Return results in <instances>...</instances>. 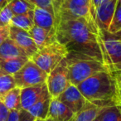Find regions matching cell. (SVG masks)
Instances as JSON below:
<instances>
[{
	"instance_id": "6da1fadb",
	"label": "cell",
	"mask_w": 121,
	"mask_h": 121,
	"mask_svg": "<svg viewBox=\"0 0 121 121\" xmlns=\"http://www.w3.org/2000/svg\"><path fill=\"white\" fill-rule=\"evenodd\" d=\"M56 41L68 52H76L102 61L99 45V28L84 17H60L56 30Z\"/></svg>"
},
{
	"instance_id": "7a4b0ae2",
	"label": "cell",
	"mask_w": 121,
	"mask_h": 121,
	"mask_svg": "<svg viewBox=\"0 0 121 121\" xmlns=\"http://www.w3.org/2000/svg\"><path fill=\"white\" fill-rule=\"evenodd\" d=\"M77 88L85 99L100 107L121 104L119 86L112 72L100 71L79 84Z\"/></svg>"
},
{
	"instance_id": "3957f363",
	"label": "cell",
	"mask_w": 121,
	"mask_h": 121,
	"mask_svg": "<svg viewBox=\"0 0 121 121\" xmlns=\"http://www.w3.org/2000/svg\"><path fill=\"white\" fill-rule=\"evenodd\" d=\"M66 60L70 83L76 86L96 73L107 71L102 61L79 52H68Z\"/></svg>"
},
{
	"instance_id": "277c9868",
	"label": "cell",
	"mask_w": 121,
	"mask_h": 121,
	"mask_svg": "<svg viewBox=\"0 0 121 121\" xmlns=\"http://www.w3.org/2000/svg\"><path fill=\"white\" fill-rule=\"evenodd\" d=\"M102 62L109 72L121 71V30L115 33L99 28Z\"/></svg>"
},
{
	"instance_id": "5b68a950",
	"label": "cell",
	"mask_w": 121,
	"mask_h": 121,
	"mask_svg": "<svg viewBox=\"0 0 121 121\" xmlns=\"http://www.w3.org/2000/svg\"><path fill=\"white\" fill-rule=\"evenodd\" d=\"M68 50L64 45L57 41L55 42L39 49L32 57L31 60L49 74L59 63L66 57Z\"/></svg>"
},
{
	"instance_id": "8992f818",
	"label": "cell",
	"mask_w": 121,
	"mask_h": 121,
	"mask_svg": "<svg viewBox=\"0 0 121 121\" xmlns=\"http://www.w3.org/2000/svg\"><path fill=\"white\" fill-rule=\"evenodd\" d=\"M16 86L19 88H26L45 83L47 78V73L41 69L31 59L13 75Z\"/></svg>"
},
{
	"instance_id": "52a82bcc",
	"label": "cell",
	"mask_w": 121,
	"mask_h": 121,
	"mask_svg": "<svg viewBox=\"0 0 121 121\" xmlns=\"http://www.w3.org/2000/svg\"><path fill=\"white\" fill-rule=\"evenodd\" d=\"M47 90L52 99L57 98L71 84L66 58L63 59L49 74L46 81Z\"/></svg>"
},
{
	"instance_id": "ba28073f",
	"label": "cell",
	"mask_w": 121,
	"mask_h": 121,
	"mask_svg": "<svg viewBox=\"0 0 121 121\" xmlns=\"http://www.w3.org/2000/svg\"><path fill=\"white\" fill-rule=\"evenodd\" d=\"M95 14L92 0H67L62 5L60 17H84L90 22H95Z\"/></svg>"
},
{
	"instance_id": "9c48e42d",
	"label": "cell",
	"mask_w": 121,
	"mask_h": 121,
	"mask_svg": "<svg viewBox=\"0 0 121 121\" xmlns=\"http://www.w3.org/2000/svg\"><path fill=\"white\" fill-rule=\"evenodd\" d=\"M56 99L66 104L74 114L81 110L87 102L77 86L71 84Z\"/></svg>"
},
{
	"instance_id": "30bf717a",
	"label": "cell",
	"mask_w": 121,
	"mask_h": 121,
	"mask_svg": "<svg viewBox=\"0 0 121 121\" xmlns=\"http://www.w3.org/2000/svg\"><path fill=\"white\" fill-rule=\"evenodd\" d=\"M9 38L14 41L26 52L27 56L30 59L38 51V48L34 43L28 31L23 30L22 28L10 25Z\"/></svg>"
},
{
	"instance_id": "8fae6325",
	"label": "cell",
	"mask_w": 121,
	"mask_h": 121,
	"mask_svg": "<svg viewBox=\"0 0 121 121\" xmlns=\"http://www.w3.org/2000/svg\"><path fill=\"white\" fill-rule=\"evenodd\" d=\"M117 0H109L95 9V22L98 28L108 30L115 11Z\"/></svg>"
},
{
	"instance_id": "7c38bea8",
	"label": "cell",
	"mask_w": 121,
	"mask_h": 121,
	"mask_svg": "<svg viewBox=\"0 0 121 121\" xmlns=\"http://www.w3.org/2000/svg\"><path fill=\"white\" fill-rule=\"evenodd\" d=\"M47 90V84L37 85L30 87L22 88L21 89V106L22 109L27 110L34 104L37 102Z\"/></svg>"
},
{
	"instance_id": "4fadbf2b",
	"label": "cell",
	"mask_w": 121,
	"mask_h": 121,
	"mask_svg": "<svg viewBox=\"0 0 121 121\" xmlns=\"http://www.w3.org/2000/svg\"><path fill=\"white\" fill-rule=\"evenodd\" d=\"M56 30H47V29L42 28L40 27L34 25L29 32L31 37L33 40L34 43L36 44L37 47L42 49L50 44L53 43L56 41Z\"/></svg>"
},
{
	"instance_id": "5bb4252c",
	"label": "cell",
	"mask_w": 121,
	"mask_h": 121,
	"mask_svg": "<svg viewBox=\"0 0 121 121\" xmlns=\"http://www.w3.org/2000/svg\"><path fill=\"white\" fill-rule=\"evenodd\" d=\"M74 113L65 104L55 98L51 101L47 118L56 121H70L72 119Z\"/></svg>"
},
{
	"instance_id": "9a60e30c",
	"label": "cell",
	"mask_w": 121,
	"mask_h": 121,
	"mask_svg": "<svg viewBox=\"0 0 121 121\" xmlns=\"http://www.w3.org/2000/svg\"><path fill=\"white\" fill-rule=\"evenodd\" d=\"M33 21L34 25L42 28L47 30L56 29L57 23L55 16L46 9L36 7L33 11Z\"/></svg>"
},
{
	"instance_id": "2e32d148",
	"label": "cell",
	"mask_w": 121,
	"mask_h": 121,
	"mask_svg": "<svg viewBox=\"0 0 121 121\" xmlns=\"http://www.w3.org/2000/svg\"><path fill=\"white\" fill-rule=\"evenodd\" d=\"M106 108L100 107L94 103L87 101L81 110L74 114L70 121H93Z\"/></svg>"
},
{
	"instance_id": "e0dca14e",
	"label": "cell",
	"mask_w": 121,
	"mask_h": 121,
	"mask_svg": "<svg viewBox=\"0 0 121 121\" xmlns=\"http://www.w3.org/2000/svg\"><path fill=\"white\" fill-rule=\"evenodd\" d=\"M52 99V97L49 94L48 90H47L42 95V97L40 98V99L36 104H34L32 107L29 108L27 111L36 119H41L44 120L47 118Z\"/></svg>"
},
{
	"instance_id": "ac0fdd59",
	"label": "cell",
	"mask_w": 121,
	"mask_h": 121,
	"mask_svg": "<svg viewBox=\"0 0 121 121\" xmlns=\"http://www.w3.org/2000/svg\"><path fill=\"white\" fill-rule=\"evenodd\" d=\"M20 56L28 57L26 52L11 38H7L0 45V59H10Z\"/></svg>"
},
{
	"instance_id": "d6986e66",
	"label": "cell",
	"mask_w": 121,
	"mask_h": 121,
	"mask_svg": "<svg viewBox=\"0 0 121 121\" xmlns=\"http://www.w3.org/2000/svg\"><path fill=\"white\" fill-rule=\"evenodd\" d=\"M30 58L27 56L15 57L10 59H0L1 73L13 76L17 72Z\"/></svg>"
},
{
	"instance_id": "ffe728a7",
	"label": "cell",
	"mask_w": 121,
	"mask_h": 121,
	"mask_svg": "<svg viewBox=\"0 0 121 121\" xmlns=\"http://www.w3.org/2000/svg\"><path fill=\"white\" fill-rule=\"evenodd\" d=\"M1 100L9 110H21V88L15 87L7 93Z\"/></svg>"
},
{
	"instance_id": "44dd1931",
	"label": "cell",
	"mask_w": 121,
	"mask_h": 121,
	"mask_svg": "<svg viewBox=\"0 0 121 121\" xmlns=\"http://www.w3.org/2000/svg\"><path fill=\"white\" fill-rule=\"evenodd\" d=\"M33 11H29L24 14L14 15L11 21V25L26 31H30L34 26Z\"/></svg>"
},
{
	"instance_id": "7402d4cb",
	"label": "cell",
	"mask_w": 121,
	"mask_h": 121,
	"mask_svg": "<svg viewBox=\"0 0 121 121\" xmlns=\"http://www.w3.org/2000/svg\"><path fill=\"white\" fill-rule=\"evenodd\" d=\"M9 6L14 15L24 14L29 11L34 10L36 8L28 0H11Z\"/></svg>"
},
{
	"instance_id": "603a6c76",
	"label": "cell",
	"mask_w": 121,
	"mask_h": 121,
	"mask_svg": "<svg viewBox=\"0 0 121 121\" xmlns=\"http://www.w3.org/2000/svg\"><path fill=\"white\" fill-rule=\"evenodd\" d=\"M99 117L101 121H121V104L106 108Z\"/></svg>"
},
{
	"instance_id": "cb8c5ba5",
	"label": "cell",
	"mask_w": 121,
	"mask_h": 121,
	"mask_svg": "<svg viewBox=\"0 0 121 121\" xmlns=\"http://www.w3.org/2000/svg\"><path fill=\"white\" fill-rule=\"evenodd\" d=\"M17 87L13 76L1 73L0 74V99L12 89Z\"/></svg>"
},
{
	"instance_id": "d4e9b609",
	"label": "cell",
	"mask_w": 121,
	"mask_h": 121,
	"mask_svg": "<svg viewBox=\"0 0 121 121\" xmlns=\"http://www.w3.org/2000/svg\"><path fill=\"white\" fill-rule=\"evenodd\" d=\"M121 30V5L119 4H116L115 11L113 16L109 27L108 28V32L110 33H115Z\"/></svg>"
},
{
	"instance_id": "484cf974",
	"label": "cell",
	"mask_w": 121,
	"mask_h": 121,
	"mask_svg": "<svg viewBox=\"0 0 121 121\" xmlns=\"http://www.w3.org/2000/svg\"><path fill=\"white\" fill-rule=\"evenodd\" d=\"M13 16L14 14L13 13L12 10L8 4L2 10H0V27L10 26L11 21H12Z\"/></svg>"
},
{
	"instance_id": "4316f807",
	"label": "cell",
	"mask_w": 121,
	"mask_h": 121,
	"mask_svg": "<svg viewBox=\"0 0 121 121\" xmlns=\"http://www.w3.org/2000/svg\"><path fill=\"white\" fill-rule=\"evenodd\" d=\"M31 4H33L35 7L40 8V9H46L47 11L50 12L52 14L55 15V10H54V6L52 0H28Z\"/></svg>"
},
{
	"instance_id": "83f0119b",
	"label": "cell",
	"mask_w": 121,
	"mask_h": 121,
	"mask_svg": "<svg viewBox=\"0 0 121 121\" xmlns=\"http://www.w3.org/2000/svg\"><path fill=\"white\" fill-rule=\"evenodd\" d=\"M52 3H53L54 10H55L56 21V23L58 24L59 20H60V13L62 5L64 4V0H52Z\"/></svg>"
},
{
	"instance_id": "f1b7e54d",
	"label": "cell",
	"mask_w": 121,
	"mask_h": 121,
	"mask_svg": "<svg viewBox=\"0 0 121 121\" xmlns=\"http://www.w3.org/2000/svg\"><path fill=\"white\" fill-rule=\"evenodd\" d=\"M36 119L27 110L22 109L19 111V121H36Z\"/></svg>"
},
{
	"instance_id": "f546056e",
	"label": "cell",
	"mask_w": 121,
	"mask_h": 121,
	"mask_svg": "<svg viewBox=\"0 0 121 121\" xmlns=\"http://www.w3.org/2000/svg\"><path fill=\"white\" fill-rule=\"evenodd\" d=\"M9 114V110L6 105L0 99V121H6Z\"/></svg>"
},
{
	"instance_id": "4dcf8cb0",
	"label": "cell",
	"mask_w": 121,
	"mask_h": 121,
	"mask_svg": "<svg viewBox=\"0 0 121 121\" xmlns=\"http://www.w3.org/2000/svg\"><path fill=\"white\" fill-rule=\"evenodd\" d=\"M9 27L10 26L0 27V45L9 37Z\"/></svg>"
},
{
	"instance_id": "1f68e13d",
	"label": "cell",
	"mask_w": 121,
	"mask_h": 121,
	"mask_svg": "<svg viewBox=\"0 0 121 121\" xmlns=\"http://www.w3.org/2000/svg\"><path fill=\"white\" fill-rule=\"evenodd\" d=\"M19 111L20 110H10L6 121H19Z\"/></svg>"
},
{
	"instance_id": "d6a6232c",
	"label": "cell",
	"mask_w": 121,
	"mask_h": 121,
	"mask_svg": "<svg viewBox=\"0 0 121 121\" xmlns=\"http://www.w3.org/2000/svg\"><path fill=\"white\" fill-rule=\"evenodd\" d=\"M108 1H109V0H92V3H93V5H94L95 10L96 8H98L99 5H101V4L108 2Z\"/></svg>"
},
{
	"instance_id": "836d02e7",
	"label": "cell",
	"mask_w": 121,
	"mask_h": 121,
	"mask_svg": "<svg viewBox=\"0 0 121 121\" xmlns=\"http://www.w3.org/2000/svg\"><path fill=\"white\" fill-rule=\"evenodd\" d=\"M11 2V0H0V10H2L4 7L8 5L9 3Z\"/></svg>"
},
{
	"instance_id": "e575fe53",
	"label": "cell",
	"mask_w": 121,
	"mask_h": 121,
	"mask_svg": "<svg viewBox=\"0 0 121 121\" xmlns=\"http://www.w3.org/2000/svg\"><path fill=\"white\" fill-rule=\"evenodd\" d=\"M112 73L114 74V77L117 80V82H118V85H119V88H121V75L117 72H112Z\"/></svg>"
},
{
	"instance_id": "d590c367",
	"label": "cell",
	"mask_w": 121,
	"mask_h": 121,
	"mask_svg": "<svg viewBox=\"0 0 121 121\" xmlns=\"http://www.w3.org/2000/svg\"><path fill=\"white\" fill-rule=\"evenodd\" d=\"M44 121H56V120H54V119H51V118H47L46 119H44Z\"/></svg>"
},
{
	"instance_id": "8d00e7d4",
	"label": "cell",
	"mask_w": 121,
	"mask_h": 121,
	"mask_svg": "<svg viewBox=\"0 0 121 121\" xmlns=\"http://www.w3.org/2000/svg\"><path fill=\"white\" fill-rule=\"evenodd\" d=\"M93 121H101V120H100V119H99V116H98V117L96 118V119H95Z\"/></svg>"
},
{
	"instance_id": "74e56055",
	"label": "cell",
	"mask_w": 121,
	"mask_h": 121,
	"mask_svg": "<svg viewBox=\"0 0 121 121\" xmlns=\"http://www.w3.org/2000/svg\"><path fill=\"white\" fill-rule=\"evenodd\" d=\"M36 121H44L43 119H36Z\"/></svg>"
},
{
	"instance_id": "f35d334b",
	"label": "cell",
	"mask_w": 121,
	"mask_h": 121,
	"mask_svg": "<svg viewBox=\"0 0 121 121\" xmlns=\"http://www.w3.org/2000/svg\"><path fill=\"white\" fill-rule=\"evenodd\" d=\"M117 3L118 4H119L121 5V0H117Z\"/></svg>"
},
{
	"instance_id": "ab89813d",
	"label": "cell",
	"mask_w": 121,
	"mask_h": 121,
	"mask_svg": "<svg viewBox=\"0 0 121 121\" xmlns=\"http://www.w3.org/2000/svg\"><path fill=\"white\" fill-rule=\"evenodd\" d=\"M115 72H117V73H119V74H120V75H121V71H115Z\"/></svg>"
},
{
	"instance_id": "60d3db41",
	"label": "cell",
	"mask_w": 121,
	"mask_h": 121,
	"mask_svg": "<svg viewBox=\"0 0 121 121\" xmlns=\"http://www.w3.org/2000/svg\"><path fill=\"white\" fill-rule=\"evenodd\" d=\"M119 94H120V97H121V88H119Z\"/></svg>"
},
{
	"instance_id": "b9f144b4",
	"label": "cell",
	"mask_w": 121,
	"mask_h": 121,
	"mask_svg": "<svg viewBox=\"0 0 121 121\" xmlns=\"http://www.w3.org/2000/svg\"><path fill=\"white\" fill-rule=\"evenodd\" d=\"M0 74H1V65H0Z\"/></svg>"
},
{
	"instance_id": "7bdbcfd3",
	"label": "cell",
	"mask_w": 121,
	"mask_h": 121,
	"mask_svg": "<svg viewBox=\"0 0 121 121\" xmlns=\"http://www.w3.org/2000/svg\"><path fill=\"white\" fill-rule=\"evenodd\" d=\"M66 1H67V0H64V3H65V2H66Z\"/></svg>"
}]
</instances>
